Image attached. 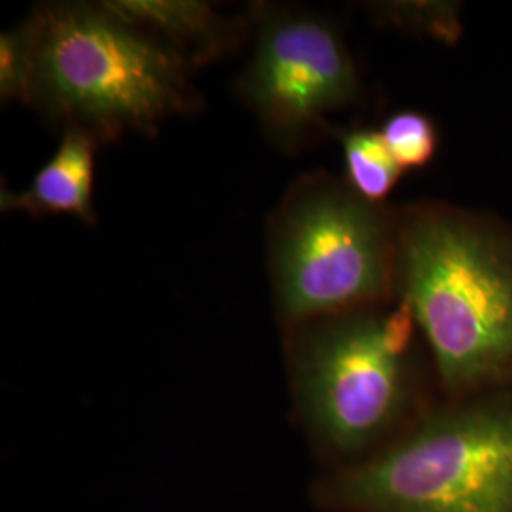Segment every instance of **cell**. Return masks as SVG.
<instances>
[{"label": "cell", "mask_w": 512, "mask_h": 512, "mask_svg": "<svg viewBox=\"0 0 512 512\" xmlns=\"http://www.w3.org/2000/svg\"><path fill=\"white\" fill-rule=\"evenodd\" d=\"M397 300L448 399L512 385V222L456 203L397 207Z\"/></svg>", "instance_id": "6da1fadb"}, {"label": "cell", "mask_w": 512, "mask_h": 512, "mask_svg": "<svg viewBox=\"0 0 512 512\" xmlns=\"http://www.w3.org/2000/svg\"><path fill=\"white\" fill-rule=\"evenodd\" d=\"M31 105L99 143L152 131L198 97L188 65L167 44L120 18L105 2H65L33 12Z\"/></svg>", "instance_id": "7a4b0ae2"}, {"label": "cell", "mask_w": 512, "mask_h": 512, "mask_svg": "<svg viewBox=\"0 0 512 512\" xmlns=\"http://www.w3.org/2000/svg\"><path fill=\"white\" fill-rule=\"evenodd\" d=\"M321 497L351 512H512V385L423 412Z\"/></svg>", "instance_id": "3957f363"}, {"label": "cell", "mask_w": 512, "mask_h": 512, "mask_svg": "<svg viewBox=\"0 0 512 512\" xmlns=\"http://www.w3.org/2000/svg\"><path fill=\"white\" fill-rule=\"evenodd\" d=\"M275 306L287 327L397 300V207L359 196L346 179L310 173L268 222Z\"/></svg>", "instance_id": "277c9868"}, {"label": "cell", "mask_w": 512, "mask_h": 512, "mask_svg": "<svg viewBox=\"0 0 512 512\" xmlns=\"http://www.w3.org/2000/svg\"><path fill=\"white\" fill-rule=\"evenodd\" d=\"M291 329L298 404L330 450L365 452L412 416L420 327L404 300L315 317Z\"/></svg>", "instance_id": "5b68a950"}, {"label": "cell", "mask_w": 512, "mask_h": 512, "mask_svg": "<svg viewBox=\"0 0 512 512\" xmlns=\"http://www.w3.org/2000/svg\"><path fill=\"white\" fill-rule=\"evenodd\" d=\"M255 23V55L239 93L277 147L298 150L311 135L329 131V114L361 99V78L327 19L262 4Z\"/></svg>", "instance_id": "8992f818"}, {"label": "cell", "mask_w": 512, "mask_h": 512, "mask_svg": "<svg viewBox=\"0 0 512 512\" xmlns=\"http://www.w3.org/2000/svg\"><path fill=\"white\" fill-rule=\"evenodd\" d=\"M120 18L162 40L188 67L209 63L230 52L239 25L196 0H116L105 2Z\"/></svg>", "instance_id": "52a82bcc"}, {"label": "cell", "mask_w": 512, "mask_h": 512, "mask_svg": "<svg viewBox=\"0 0 512 512\" xmlns=\"http://www.w3.org/2000/svg\"><path fill=\"white\" fill-rule=\"evenodd\" d=\"M99 141L82 129L63 131L61 143L50 162L44 165L33 183L23 192L2 190L4 211H23L40 215H74L84 222H95L93 211V173Z\"/></svg>", "instance_id": "ba28073f"}, {"label": "cell", "mask_w": 512, "mask_h": 512, "mask_svg": "<svg viewBox=\"0 0 512 512\" xmlns=\"http://www.w3.org/2000/svg\"><path fill=\"white\" fill-rule=\"evenodd\" d=\"M329 131L344 148L349 186L368 202L385 203L404 171L389 152L380 129L330 126Z\"/></svg>", "instance_id": "9c48e42d"}, {"label": "cell", "mask_w": 512, "mask_h": 512, "mask_svg": "<svg viewBox=\"0 0 512 512\" xmlns=\"http://www.w3.org/2000/svg\"><path fill=\"white\" fill-rule=\"evenodd\" d=\"M380 133L403 171L421 169L437 156L439 129L420 110H401L391 114L380 128Z\"/></svg>", "instance_id": "30bf717a"}, {"label": "cell", "mask_w": 512, "mask_h": 512, "mask_svg": "<svg viewBox=\"0 0 512 512\" xmlns=\"http://www.w3.org/2000/svg\"><path fill=\"white\" fill-rule=\"evenodd\" d=\"M35 69V23L33 18L0 37V97L31 105Z\"/></svg>", "instance_id": "8fae6325"}]
</instances>
